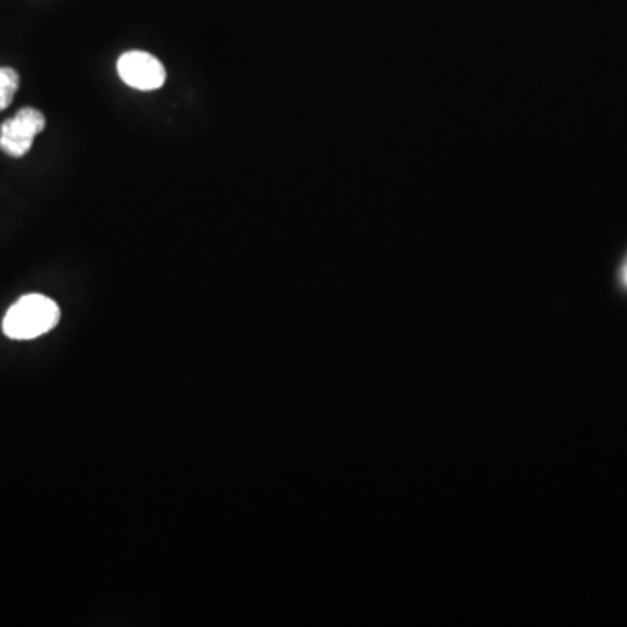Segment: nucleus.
Listing matches in <instances>:
<instances>
[{"label":"nucleus","mask_w":627,"mask_h":627,"mask_svg":"<svg viewBox=\"0 0 627 627\" xmlns=\"http://www.w3.org/2000/svg\"><path fill=\"white\" fill-rule=\"evenodd\" d=\"M60 307L48 296L25 295L5 312L2 332L13 341H31L51 332L60 321Z\"/></svg>","instance_id":"nucleus-1"},{"label":"nucleus","mask_w":627,"mask_h":627,"mask_svg":"<svg viewBox=\"0 0 627 627\" xmlns=\"http://www.w3.org/2000/svg\"><path fill=\"white\" fill-rule=\"evenodd\" d=\"M46 119L36 108H22L13 119L0 126V151L10 157H23L31 149L34 138L42 133Z\"/></svg>","instance_id":"nucleus-2"},{"label":"nucleus","mask_w":627,"mask_h":627,"mask_svg":"<svg viewBox=\"0 0 627 627\" xmlns=\"http://www.w3.org/2000/svg\"><path fill=\"white\" fill-rule=\"evenodd\" d=\"M117 72L129 88L138 91H154L163 88L166 82V68L163 63L145 51L124 53L117 62Z\"/></svg>","instance_id":"nucleus-3"},{"label":"nucleus","mask_w":627,"mask_h":627,"mask_svg":"<svg viewBox=\"0 0 627 627\" xmlns=\"http://www.w3.org/2000/svg\"><path fill=\"white\" fill-rule=\"evenodd\" d=\"M20 88L18 72L13 68H0V112L13 103L14 94Z\"/></svg>","instance_id":"nucleus-4"},{"label":"nucleus","mask_w":627,"mask_h":627,"mask_svg":"<svg viewBox=\"0 0 627 627\" xmlns=\"http://www.w3.org/2000/svg\"><path fill=\"white\" fill-rule=\"evenodd\" d=\"M626 283H627V269H626Z\"/></svg>","instance_id":"nucleus-5"}]
</instances>
